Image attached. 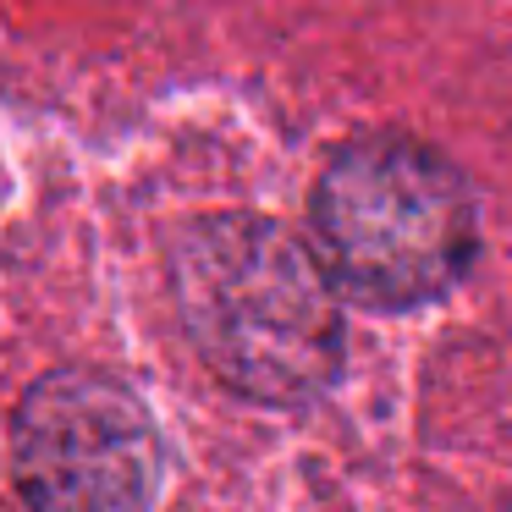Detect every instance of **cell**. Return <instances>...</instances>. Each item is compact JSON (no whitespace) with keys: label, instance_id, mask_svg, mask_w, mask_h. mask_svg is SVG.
<instances>
[{"label":"cell","instance_id":"obj_1","mask_svg":"<svg viewBox=\"0 0 512 512\" xmlns=\"http://www.w3.org/2000/svg\"><path fill=\"white\" fill-rule=\"evenodd\" d=\"M171 292L193 353L248 402L298 408L342 369V292L309 237L270 215H204L177 232Z\"/></svg>","mask_w":512,"mask_h":512},{"label":"cell","instance_id":"obj_2","mask_svg":"<svg viewBox=\"0 0 512 512\" xmlns=\"http://www.w3.org/2000/svg\"><path fill=\"white\" fill-rule=\"evenodd\" d=\"M309 248L369 309H419L463 281L479 248L468 177L413 133H358L325 160L309 199Z\"/></svg>","mask_w":512,"mask_h":512},{"label":"cell","instance_id":"obj_3","mask_svg":"<svg viewBox=\"0 0 512 512\" xmlns=\"http://www.w3.org/2000/svg\"><path fill=\"white\" fill-rule=\"evenodd\" d=\"M12 485L28 512H149L160 435L122 375L61 364L12 413Z\"/></svg>","mask_w":512,"mask_h":512}]
</instances>
